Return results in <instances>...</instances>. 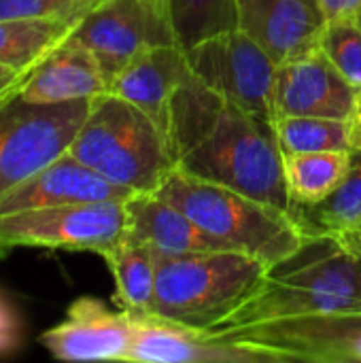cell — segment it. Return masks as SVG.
I'll return each mask as SVG.
<instances>
[{
	"instance_id": "3957f363",
	"label": "cell",
	"mask_w": 361,
	"mask_h": 363,
	"mask_svg": "<svg viewBox=\"0 0 361 363\" xmlns=\"http://www.w3.org/2000/svg\"><path fill=\"white\" fill-rule=\"evenodd\" d=\"M155 194L179 206L230 251L249 253L272 268L300 253L311 238L294 211H283L230 187L196 179L179 168Z\"/></svg>"
},
{
	"instance_id": "5b68a950",
	"label": "cell",
	"mask_w": 361,
	"mask_h": 363,
	"mask_svg": "<svg viewBox=\"0 0 361 363\" xmlns=\"http://www.w3.org/2000/svg\"><path fill=\"white\" fill-rule=\"evenodd\" d=\"M179 170L283 211H294L283 153L268 125L223 102L206 134L179 157Z\"/></svg>"
},
{
	"instance_id": "6da1fadb",
	"label": "cell",
	"mask_w": 361,
	"mask_h": 363,
	"mask_svg": "<svg viewBox=\"0 0 361 363\" xmlns=\"http://www.w3.org/2000/svg\"><path fill=\"white\" fill-rule=\"evenodd\" d=\"M155 253L153 315L213 332L249 304L272 266L243 251Z\"/></svg>"
},
{
	"instance_id": "5bb4252c",
	"label": "cell",
	"mask_w": 361,
	"mask_h": 363,
	"mask_svg": "<svg viewBox=\"0 0 361 363\" xmlns=\"http://www.w3.org/2000/svg\"><path fill=\"white\" fill-rule=\"evenodd\" d=\"M123 362L264 363L266 359L245 347L213 338L209 332L151 313L132 317V340Z\"/></svg>"
},
{
	"instance_id": "836d02e7",
	"label": "cell",
	"mask_w": 361,
	"mask_h": 363,
	"mask_svg": "<svg viewBox=\"0 0 361 363\" xmlns=\"http://www.w3.org/2000/svg\"><path fill=\"white\" fill-rule=\"evenodd\" d=\"M4 102H6V100H2V102H0V106H2V104H4Z\"/></svg>"
},
{
	"instance_id": "52a82bcc",
	"label": "cell",
	"mask_w": 361,
	"mask_h": 363,
	"mask_svg": "<svg viewBox=\"0 0 361 363\" xmlns=\"http://www.w3.org/2000/svg\"><path fill=\"white\" fill-rule=\"evenodd\" d=\"M128 225L126 202H83L0 215V255L15 247L89 251L113 249Z\"/></svg>"
},
{
	"instance_id": "ac0fdd59",
	"label": "cell",
	"mask_w": 361,
	"mask_h": 363,
	"mask_svg": "<svg viewBox=\"0 0 361 363\" xmlns=\"http://www.w3.org/2000/svg\"><path fill=\"white\" fill-rule=\"evenodd\" d=\"M104 91L106 79L98 60L68 34L32 68L19 96L28 102H64L96 98Z\"/></svg>"
},
{
	"instance_id": "1f68e13d",
	"label": "cell",
	"mask_w": 361,
	"mask_h": 363,
	"mask_svg": "<svg viewBox=\"0 0 361 363\" xmlns=\"http://www.w3.org/2000/svg\"><path fill=\"white\" fill-rule=\"evenodd\" d=\"M353 119L361 123V91L357 94V106H355V115H353Z\"/></svg>"
},
{
	"instance_id": "d6a6232c",
	"label": "cell",
	"mask_w": 361,
	"mask_h": 363,
	"mask_svg": "<svg viewBox=\"0 0 361 363\" xmlns=\"http://www.w3.org/2000/svg\"><path fill=\"white\" fill-rule=\"evenodd\" d=\"M355 19H357V23H360V26H361V13H360V15H357V17H355Z\"/></svg>"
},
{
	"instance_id": "2e32d148",
	"label": "cell",
	"mask_w": 361,
	"mask_h": 363,
	"mask_svg": "<svg viewBox=\"0 0 361 363\" xmlns=\"http://www.w3.org/2000/svg\"><path fill=\"white\" fill-rule=\"evenodd\" d=\"M189 70L187 55L179 45H153L123 66L106 91L143 108L166 136L172 98Z\"/></svg>"
},
{
	"instance_id": "4316f807",
	"label": "cell",
	"mask_w": 361,
	"mask_h": 363,
	"mask_svg": "<svg viewBox=\"0 0 361 363\" xmlns=\"http://www.w3.org/2000/svg\"><path fill=\"white\" fill-rule=\"evenodd\" d=\"M21 345V319L13 302L0 291V357L11 355Z\"/></svg>"
},
{
	"instance_id": "d6986e66",
	"label": "cell",
	"mask_w": 361,
	"mask_h": 363,
	"mask_svg": "<svg viewBox=\"0 0 361 363\" xmlns=\"http://www.w3.org/2000/svg\"><path fill=\"white\" fill-rule=\"evenodd\" d=\"M102 259L115 279V304L132 317L153 313L155 253L151 247L123 236Z\"/></svg>"
},
{
	"instance_id": "8fae6325",
	"label": "cell",
	"mask_w": 361,
	"mask_h": 363,
	"mask_svg": "<svg viewBox=\"0 0 361 363\" xmlns=\"http://www.w3.org/2000/svg\"><path fill=\"white\" fill-rule=\"evenodd\" d=\"M236 23L285 64L321 49L328 17L319 0H236Z\"/></svg>"
},
{
	"instance_id": "277c9868",
	"label": "cell",
	"mask_w": 361,
	"mask_h": 363,
	"mask_svg": "<svg viewBox=\"0 0 361 363\" xmlns=\"http://www.w3.org/2000/svg\"><path fill=\"white\" fill-rule=\"evenodd\" d=\"M66 153L132 194L157 191L177 168V155L157 123L111 91L91 100Z\"/></svg>"
},
{
	"instance_id": "603a6c76",
	"label": "cell",
	"mask_w": 361,
	"mask_h": 363,
	"mask_svg": "<svg viewBox=\"0 0 361 363\" xmlns=\"http://www.w3.org/2000/svg\"><path fill=\"white\" fill-rule=\"evenodd\" d=\"M351 119L277 115L272 134L283 155L315 151H351Z\"/></svg>"
},
{
	"instance_id": "9a60e30c",
	"label": "cell",
	"mask_w": 361,
	"mask_h": 363,
	"mask_svg": "<svg viewBox=\"0 0 361 363\" xmlns=\"http://www.w3.org/2000/svg\"><path fill=\"white\" fill-rule=\"evenodd\" d=\"M132 196L130 189L111 183L96 170L64 153L43 170L0 194V215L83 202H126Z\"/></svg>"
},
{
	"instance_id": "30bf717a",
	"label": "cell",
	"mask_w": 361,
	"mask_h": 363,
	"mask_svg": "<svg viewBox=\"0 0 361 363\" xmlns=\"http://www.w3.org/2000/svg\"><path fill=\"white\" fill-rule=\"evenodd\" d=\"M70 36L98 60L106 89L138 53L153 45L174 43L164 0H104L77 21Z\"/></svg>"
},
{
	"instance_id": "ffe728a7",
	"label": "cell",
	"mask_w": 361,
	"mask_h": 363,
	"mask_svg": "<svg viewBox=\"0 0 361 363\" xmlns=\"http://www.w3.org/2000/svg\"><path fill=\"white\" fill-rule=\"evenodd\" d=\"M351 151H315L283 155L291 206H311L328 198L351 168Z\"/></svg>"
},
{
	"instance_id": "d4e9b609",
	"label": "cell",
	"mask_w": 361,
	"mask_h": 363,
	"mask_svg": "<svg viewBox=\"0 0 361 363\" xmlns=\"http://www.w3.org/2000/svg\"><path fill=\"white\" fill-rule=\"evenodd\" d=\"M321 51L345 77V81L361 91V26L357 19L328 21L321 36Z\"/></svg>"
},
{
	"instance_id": "8992f818",
	"label": "cell",
	"mask_w": 361,
	"mask_h": 363,
	"mask_svg": "<svg viewBox=\"0 0 361 363\" xmlns=\"http://www.w3.org/2000/svg\"><path fill=\"white\" fill-rule=\"evenodd\" d=\"M91 100L28 102L17 94L0 106V194L68 151Z\"/></svg>"
},
{
	"instance_id": "e0dca14e",
	"label": "cell",
	"mask_w": 361,
	"mask_h": 363,
	"mask_svg": "<svg viewBox=\"0 0 361 363\" xmlns=\"http://www.w3.org/2000/svg\"><path fill=\"white\" fill-rule=\"evenodd\" d=\"M128 225L126 236L160 253H200L228 249L219 238L209 234L179 206L166 202L155 191L134 194L126 200Z\"/></svg>"
},
{
	"instance_id": "83f0119b",
	"label": "cell",
	"mask_w": 361,
	"mask_h": 363,
	"mask_svg": "<svg viewBox=\"0 0 361 363\" xmlns=\"http://www.w3.org/2000/svg\"><path fill=\"white\" fill-rule=\"evenodd\" d=\"M30 72H32V68L30 70H15L11 66L0 64V102L17 96L21 91L23 83L28 81Z\"/></svg>"
},
{
	"instance_id": "4fadbf2b",
	"label": "cell",
	"mask_w": 361,
	"mask_h": 363,
	"mask_svg": "<svg viewBox=\"0 0 361 363\" xmlns=\"http://www.w3.org/2000/svg\"><path fill=\"white\" fill-rule=\"evenodd\" d=\"M130 340L132 317L96 298L72 302L66 319L40 336L45 349L62 362H123Z\"/></svg>"
},
{
	"instance_id": "7a4b0ae2",
	"label": "cell",
	"mask_w": 361,
	"mask_h": 363,
	"mask_svg": "<svg viewBox=\"0 0 361 363\" xmlns=\"http://www.w3.org/2000/svg\"><path fill=\"white\" fill-rule=\"evenodd\" d=\"M361 311V257L330 236H311L300 253L270 270L260 294L221 330Z\"/></svg>"
},
{
	"instance_id": "7402d4cb",
	"label": "cell",
	"mask_w": 361,
	"mask_h": 363,
	"mask_svg": "<svg viewBox=\"0 0 361 363\" xmlns=\"http://www.w3.org/2000/svg\"><path fill=\"white\" fill-rule=\"evenodd\" d=\"M309 236H336L361 228V155L351 157V168L338 187L317 204L296 206Z\"/></svg>"
},
{
	"instance_id": "ba28073f",
	"label": "cell",
	"mask_w": 361,
	"mask_h": 363,
	"mask_svg": "<svg viewBox=\"0 0 361 363\" xmlns=\"http://www.w3.org/2000/svg\"><path fill=\"white\" fill-rule=\"evenodd\" d=\"M209 334L245 347L266 362H361V311L277 319Z\"/></svg>"
},
{
	"instance_id": "7c38bea8",
	"label": "cell",
	"mask_w": 361,
	"mask_h": 363,
	"mask_svg": "<svg viewBox=\"0 0 361 363\" xmlns=\"http://www.w3.org/2000/svg\"><path fill=\"white\" fill-rule=\"evenodd\" d=\"M357 91L345 81L328 55L317 49L298 60L277 64L272 113L353 119Z\"/></svg>"
},
{
	"instance_id": "cb8c5ba5",
	"label": "cell",
	"mask_w": 361,
	"mask_h": 363,
	"mask_svg": "<svg viewBox=\"0 0 361 363\" xmlns=\"http://www.w3.org/2000/svg\"><path fill=\"white\" fill-rule=\"evenodd\" d=\"M174 43L187 51L189 47L238 28L236 0H164Z\"/></svg>"
},
{
	"instance_id": "484cf974",
	"label": "cell",
	"mask_w": 361,
	"mask_h": 363,
	"mask_svg": "<svg viewBox=\"0 0 361 363\" xmlns=\"http://www.w3.org/2000/svg\"><path fill=\"white\" fill-rule=\"evenodd\" d=\"M74 17L81 19L74 0H0V21Z\"/></svg>"
},
{
	"instance_id": "f1b7e54d",
	"label": "cell",
	"mask_w": 361,
	"mask_h": 363,
	"mask_svg": "<svg viewBox=\"0 0 361 363\" xmlns=\"http://www.w3.org/2000/svg\"><path fill=\"white\" fill-rule=\"evenodd\" d=\"M319 4L328 21L355 19L361 13V0H319Z\"/></svg>"
},
{
	"instance_id": "44dd1931",
	"label": "cell",
	"mask_w": 361,
	"mask_h": 363,
	"mask_svg": "<svg viewBox=\"0 0 361 363\" xmlns=\"http://www.w3.org/2000/svg\"><path fill=\"white\" fill-rule=\"evenodd\" d=\"M74 17L0 21V64L15 70L34 68L77 26Z\"/></svg>"
},
{
	"instance_id": "f546056e",
	"label": "cell",
	"mask_w": 361,
	"mask_h": 363,
	"mask_svg": "<svg viewBox=\"0 0 361 363\" xmlns=\"http://www.w3.org/2000/svg\"><path fill=\"white\" fill-rule=\"evenodd\" d=\"M330 238H334L343 249H347V251H351L357 257H361V228L343 232V234H336V236H330Z\"/></svg>"
},
{
	"instance_id": "9c48e42d",
	"label": "cell",
	"mask_w": 361,
	"mask_h": 363,
	"mask_svg": "<svg viewBox=\"0 0 361 363\" xmlns=\"http://www.w3.org/2000/svg\"><path fill=\"white\" fill-rule=\"evenodd\" d=\"M185 55L204 85L272 130L277 62L249 34L232 28L189 47Z\"/></svg>"
},
{
	"instance_id": "4dcf8cb0",
	"label": "cell",
	"mask_w": 361,
	"mask_h": 363,
	"mask_svg": "<svg viewBox=\"0 0 361 363\" xmlns=\"http://www.w3.org/2000/svg\"><path fill=\"white\" fill-rule=\"evenodd\" d=\"M100 2H104V0H74V9H77L79 17H83L89 9H94Z\"/></svg>"
}]
</instances>
